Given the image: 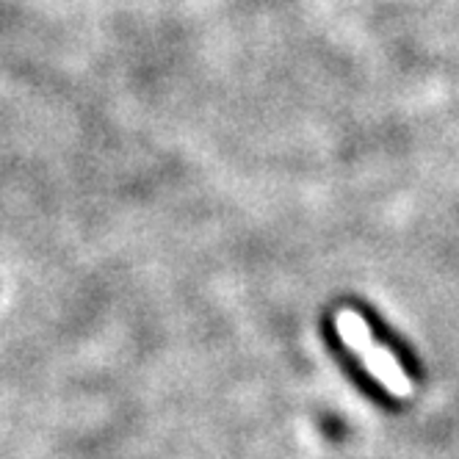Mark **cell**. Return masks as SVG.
Instances as JSON below:
<instances>
[{"label":"cell","instance_id":"cell-2","mask_svg":"<svg viewBox=\"0 0 459 459\" xmlns=\"http://www.w3.org/2000/svg\"><path fill=\"white\" fill-rule=\"evenodd\" d=\"M349 307L351 310H357L359 316H363V321H366V326H368V333H371V338L379 343V346H385V349H390L393 354H396V359H402V366L407 368V374H415V368H412V357H410V351L404 349V343H399L396 341V335H393L387 326L379 321V316L368 307V305H354V302H349Z\"/></svg>","mask_w":459,"mask_h":459},{"label":"cell","instance_id":"cell-1","mask_svg":"<svg viewBox=\"0 0 459 459\" xmlns=\"http://www.w3.org/2000/svg\"><path fill=\"white\" fill-rule=\"evenodd\" d=\"M321 338H324L326 349L333 351V357L338 359L341 371L354 382V387H359L368 399H374V402H379V404H393V396H390V393L368 374V368H366L363 363H359V357H357V354L349 349V343L343 341V335H341V330H338V324H335L333 313H324V318H321Z\"/></svg>","mask_w":459,"mask_h":459}]
</instances>
